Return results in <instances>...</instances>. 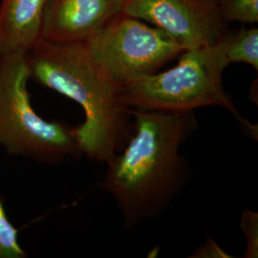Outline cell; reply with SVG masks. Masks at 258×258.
<instances>
[{
  "label": "cell",
  "instance_id": "6da1fadb",
  "mask_svg": "<svg viewBox=\"0 0 258 258\" xmlns=\"http://www.w3.org/2000/svg\"><path fill=\"white\" fill-rule=\"evenodd\" d=\"M131 112L134 132L99 184L126 230L161 217L184 190L192 170L181 148L199 128L194 111Z\"/></svg>",
  "mask_w": 258,
  "mask_h": 258
},
{
  "label": "cell",
  "instance_id": "7a4b0ae2",
  "mask_svg": "<svg viewBox=\"0 0 258 258\" xmlns=\"http://www.w3.org/2000/svg\"><path fill=\"white\" fill-rule=\"evenodd\" d=\"M30 80L77 102L84 112L78 126L83 155L109 164L134 132L131 109L120 99V86L92 57L84 41L40 38L25 54Z\"/></svg>",
  "mask_w": 258,
  "mask_h": 258
},
{
  "label": "cell",
  "instance_id": "3957f363",
  "mask_svg": "<svg viewBox=\"0 0 258 258\" xmlns=\"http://www.w3.org/2000/svg\"><path fill=\"white\" fill-rule=\"evenodd\" d=\"M172 68L142 76L120 85L122 102L130 109L184 113L207 106H220L243 125V120L231 96L225 91L223 73L229 63L224 55L222 38L211 46L184 50Z\"/></svg>",
  "mask_w": 258,
  "mask_h": 258
},
{
  "label": "cell",
  "instance_id": "277c9868",
  "mask_svg": "<svg viewBox=\"0 0 258 258\" xmlns=\"http://www.w3.org/2000/svg\"><path fill=\"white\" fill-rule=\"evenodd\" d=\"M25 55H0V145L10 155L43 164H58L66 157L80 158L78 127L42 119L31 105Z\"/></svg>",
  "mask_w": 258,
  "mask_h": 258
},
{
  "label": "cell",
  "instance_id": "5b68a950",
  "mask_svg": "<svg viewBox=\"0 0 258 258\" xmlns=\"http://www.w3.org/2000/svg\"><path fill=\"white\" fill-rule=\"evenodd\" d=\"M84 42L97 63L120 86L156 73L185 50L162 30L124 13Z\"/></svg>",
  "mask_w": 258,
  "mask_h": 258
},
{
  "label": "cell",
  "instance_id": "8992f818",
  "mask_svg": "<svg viewBox=\"0 0 258 258\" xmlns=\"http://www.w3.org/2000/svg\"><path fill=\"white\" fill-rule=\"evenodd\" d=\"M123 13L162 30L185 50L213 45L229 31L216 0H126Z\"/></svg>",
  "mask_w": 258,
  "mask_h": 258
},
{
  "label": "cell",
  "instance_id": "52a82bcc",
  "mask_svg": "<svg viewBox=\"0 0 258 258\" xmlns=\"http://www.w3.org/2000/svg\"><path fill=\"white\" fill-rule=\"evenodd\" d=\"M126 0H48L41 38L55 42L84 41L123 13Z\"/></svg>",
  "mask_w": 258,
  "mask_h": 258
},
{
  "label": "cell",
  "instance_id": "ba28073f",
  "mask_svg": "<svg viewBox=\"0 0 258 258\" xmlns=\"http://www.w3.org/2000/svg\"><path fill=\"white\" fill-rule=\"evenodd\" d=\"M48 0H0V55H25L41 38Z\"/></svg>",
  "mask_w": 258,
  "mask_h": 258
},
{
  "label": "cell",
  "instance_id": "9c48e42d",
  "mask_svg": "<svg viewBox=\"0 0 258 258\" xmlns=\"http://www.w3.org/2000/svg\"><path fill=\"white\" fill-rule=\"evenodd\" d=\"M224 55L229 65L246 63L258 70V29L242 27L228 31L222 37Z\"/></svg>",
  "mask_w": 258,
  "mask_h": 258
},
{
  "label": "cell",
  "instance_id": "30bf717a",
  "mask_svg": "<svg viewBox=\"0 0 258 258\" xmlns=\"http://www.w3.org/2000/svg\"><path fill=\"white\" fill-rule=\"evenodd\" d=\"M222 19L227 23H256L258 21V0H216Z\"/></svg>",
  "mask_w": 258,
  "mask_h": 258
},
{
  "label": "cell",
  "instance_id": "8fae6325",
  "mask_svg": "<svg viewBox=\"0 0 258 258\" xmlns=\"http://www.w3.org/2000/svg\"><path fill=\"white\" fill-rule=\"evenodd\" d=\"M27 252L19 242V231L10 221L0 200V258H26Z\"/></svg>",
  "mask_w": 258,
  "mask_h": 258
},
{
  "label": "cell",
  "instance_id": "7c38bea8",
  "mask_svg": "<svg viewBox=\"0 0 258 258\" xmlns=\"http://www.w3.org/2000/svg\"><path fill=\"white\" fill-rule=\"evenodd\" d=\"M240 229L245 235L247 249L244 257L256 258L258 256V214L249 209H245L241 216Z\"/></svg>",
  "mask_w": 258,
  "mask_h": 258
},
{
  "label": "cell",
  "instance_id": "4fadbf2b",
  "mask_svg": "<svg viewBox=\"0 0 258 258\" xmlns=\"http://www.w3.org/2000/svg\"><path fill=\"white\" fill-rule=\"evenodd\" d=\"M192 258H231L232 257L229 253H227L216 241L209 237L206 240L202 246L197 247L194 253L189 256Z\"/></svg>",
  "mask_w": 258,
  "mask_h": 258
}]
</instances>
